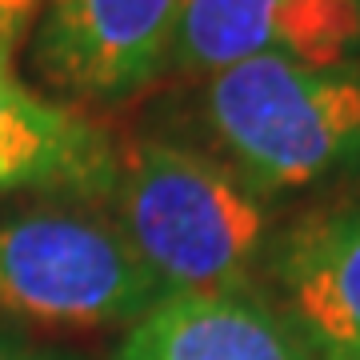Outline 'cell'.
<instances>
[{
	"label": "cell",
	"mask_w": 360,
	"mask_h": 360,
	"mask_svg": "<svg viewBox=\"0 0 360 360\" xmlns=\"http://www.w3.org/2000/svg\"><path fill=\"white\" fill-rule=\"evenodd\" d=\"M193 84V148L260 200L360 172V60L312 68L257 56Z\"/></svg>",
	"instance_id": "1"
},
{
	"label": "cell",
	"mask_w": 360,
	"mask_h": 360,
	"mask_svg": "<svg viewBox=\"0 0 360 360\" xmlns=\"http://www.w3.org/2000/svg\"><path fill=\"white\" fill-rule=\"evenodd\" d=\"M108 205L165 296L257 292L272 240L269 200L208 153L160 136L120 144Z\"/></svg>",
	"instance_id": "2"
},
{
	"label": "cell",
	"mask_w": 360,
	"mask_h": 360,
	"mask_svg": "<svg viewBox=\"0 0 360 360\" xmlns=\"http://www.w3.org/2000/svg\"><path fill=\"white\" fill-rule=\"evenodd\" d=\"M160 296L112 212L32 205L0 217V321L44 328L136 324Z\"/></svg>",
	"instance_id": "3"
},
{
	"label": "cell",
	"mask_w": 360,
	"mask_h": 360,
	"mask_svg": "<svg viewBox=\"0 0 360 360\" xmlns=\"http://www.w3.org/2000/svg\"><path fill=\"white\" fill-rule=\"evenodd\" d=\"M184 0H44L32 25V68L52 92L112 108L168 77Z\"/></svg>",
	"instance_id": "4"
},
{
	"label": "cell",
	"mask_w": 360,
	"mask_h": 360,
	"mask_svg": "<svg viewBox=\"0 0 360 360\" xmlns=\"http://www.w3.org/2000/svg\"><path fill=\"white\" fill-rule=\"evenodd\" d=\"M257 56L328 68L360 60V0H184L168 77L205 80Z\"/></svg>",
	"instance_id": "5"
},
{
	"label": "cell",
	"mask_w": 360,
	"mask_h": 360,
	"mask_svg": "<svg viewBox=\"0 0 360 360\" xmlns=\"http://www.w3.org/2000/svg\"><path fill=\"white\" fill-rule=\"evenodd\" d=\"M264 281V300L312 360H360V196L316 205L276 232Z\"/></svg>",
	"instance_id": "6"
},
{
	"label": "cell",
	"mask_w": 360,
	"mask_h": 360,
	"mask_svg": "<svg viewBox=\"0 0 360 360\" xmlns=\"http://www.w3.org/2000/svg\"><path fill=\"white\" fill-rule=\"evenodd\" d=\"M120 176V144L84 108L40 96L0 56V196L108 200Z\"/></svg>",
	"instance_id": "7"
},
{
	"label": "cell",
	"mask_w": 360,
	"mask_h": 360,
	"mask_svg": "<svg viewBox=\"0 0 360 360\" xmlns=\"http://www.w3.org/2000/svg\"><path fill=\"white\" fill-rule=\"evenodd\" d=\"M112 360H312L260 292L160 296Z\"/></svg>",
	"instance_id": "8"
},
{
	"label": "cell",
	"mask_w": 360,
	"mask_h": 360,
	"mask_svg": "<svg viewBox=\"0 0 360 360\" xmlns=\"http://www.w3.org/2000/svg\"><path fill=\"white\" fill-rule=\"evenodd\" d=\"M40 8L44 0H0V56L4 60H16V52L25 49Z\"/></svg>",
	"instance_id": "9"
},
{
	"label": "cell",
	"mask_w": 360,
	"mask_h": 360,
	"mask_svg": "<svg viewBox=\"0 0 360 360\" xmlns=\"http://www.w3.org/2000/svg\"><path fill=\"white\" fill-rule=\"evenodd\" d=\"M0 360H68V356L49 352V348H28V345H8V340H0Z\"/></svg>",
	"instance_id": "10"
}]
</instances>
